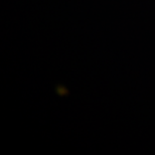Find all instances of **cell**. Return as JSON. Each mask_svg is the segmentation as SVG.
<instances>
[]
</instances>
